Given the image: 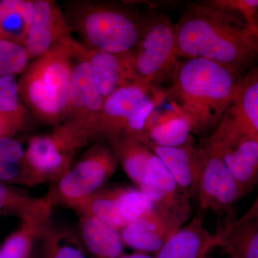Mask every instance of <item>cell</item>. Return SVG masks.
<instances>
[{"mask_svg":"<svg viewBox=\"0 0 258 258\" xmlns=\"http://www.w3.org/2000/svg\"><path fill=\"white\" fill-rule=\"evenodd\" d=\"M175 28L179 57L208 59L243 74L258 60V28L205 1L187 4Z\"/></svg>","mask_w":258,"mask_h":258,"instance_id":"obj_1","label":"cell"},{"mask_svg":"<svg viewBox=\"0 0 258 258\" xmlns=\"http://www.w3.org/2000/svg\"><path fill=\"white\" fill-rule=\"evenodd\" d=\"M244 74L205 58L178 61L165 98L186 117L194 133L215 129L230 108Z\"/></svg>","mask_w":258,"mask_h":258,"instance_id":"obj_2","label":"cell"},{"mask_svg":"<svg viewBox=\"0 0 258 258\" xmlns=\"http://www.w3.org/2000/svg\"><path fill=\"white\" fill-rule=\"evenodd\" d=\"M63 12L71 30L79 34L85 46L113 54L135 49L152 15L93 1L70 2Z\"/></svg>","mask_w":258,"mask_h":258,"instance_id":"obj_3","label":"cell"},{"mask_svg":"<svg viewBox=\"0 0 258 258\" xmlns=\"http://www.w3.org/2000/svg\"><path fill=\"white\" fill-rule=\"evenodd\" d=\"M76 42L71 37L32 61L18 81L23 103L47 124L58 125L67 118Z\"/></svg>","mask_w":258,"mask_h":258,"instance_id":"obj_4","label":"cell"},{"mask_svg":"<svg viewBox=\"0 0 258 258\" xmlns=\"http://www.w3.org/2000/svg\"><path fill=\"white\" fill-rule=\"evenodd\" d=\"M97 139L91 130L70 119L50 134L32 137L25 150V159L32 185L60 179L71 169L81 149Z\"/></svg>","mask_w":258,"mask_h":258,"instance_id":"obj_5","label":"cell"},{"mask_svg":"<svg viewBox=\"0 0 258 258\" xmlns=\"http://www.w3.org/2000/svg\"><path fill=\"white\" fill-rule=\"evenodd\" d=\"M165 98L162 91L138 83L117 90L104 100L99 138L128 137L140 140L149 115Z\"/></svg>","mask_w":258,"mask_h":258,"instance_id":"obj_6","label":"cell"},{"mask_svg":"<svg viewBox=\"0 0 258 258\" xmlns=\"http://www.w3.org/2000/svg\"><path fill=\"white\" fill-rule=\"evenodd\" d=\"M118 162L108 144L98 142L86 151L60 179L47 198L52 207L71 208L104 187L114 175Z\"/></svg>","mask_w":258,"mask_h":258,"instance_id":"obj_7","label":"cell"},{"mask_svg":"<svg viewBox=\"0 0 258 258\" xmlns=\"http://www.w3.org/2000/svg\"><path fill=\"white\" fill-rule=\"evenodd\" d=\"M133 54L136 83L156 87L171 79L179 57L175 23L169 15H151Z\"/></svg>","mask_w":258,"mask_h":258,"instance_id":"obj_8","label":"cell"},{"mask_svg":"<svg viewBox=\"0 0 258 258\" xmlns=\"http://www.w3.org/2000/svg\"><path fill=\"white\" fill-rule=\"evenodd\" d=\"M199 147L201 154L198 192L200 208L216 213L230 212L242 198L239 185L210 137Z\"/></svg>","mask_w":258,"mask_h":258,"instance_id":"obj_9","label":"cell"},{"mask_svg":"<svg viewBox=\"0 0 258 258\" xmlns=\"http://www.w3.org/2000/svg\"><path fill=\"white\" fill-rule=\"evenodd\" d=\"M153 208L139 188L118 186L103 188L70 208L79 215L97 217L120 231Z\"/></svg>","mask_w":258,"mask_h":258,"instance_id":"obj_10","label":"cell"},{"mask_svg":"<svg viewBox=\"0 0 258 258\" xmlns=\"http://www.w3.org/2000/svg\"><path fill=\"white\" fill-rule=\"evenodd\" d=\"M82 48L83 43L76 41L66 120L78 122L99 138L98 127L104 98L97 87L92 70L83 55Z\"/></svg>","mask_w":258,"mask_h":258,"instance_id":"obj_11","label":"cell"},{"mask_svg":"<svg viewBox=\"0 0 258 258\" xmlns=\"http://www.w3.org/2000/svg\"><path fill=\"white\" fill-rule=\"evenodd\" d=\"M209 137L218 147L243 197L258 180V134L232 135L217 125Z\"/></svg>","mask_w":258,"mask_h":258,"instance_id":"obj_12","label":"cell"},{"mask_svg":"<svg viewBox=\"0 0 258 258\" xmlns=\"http://www.w3.org/2000/svg\"><path fill=\"white\" fill-rule=\"evenodd\" d=\"M63 10L52 0H35L34 14L24 47L30 60L48 53L71 38Z\"/></svg>","mask_w":258,"mask_h":258,"instance_id":"obj_13","label":"cell"},{"mask_svg":"<svg viewBox=\"0 0 258 258\" xmlns=\"http://www.w3.org/2000/svg\"><path fill=\"white\" fill-rule=\"evenodd\" d=\"M153 206L184 225L191 212L189 199L181 191L160 159L153 155L139 186Z\"/></svg>","mask_w":258,"mask_h":258,"instance_id":"obj_14","label":"cell"},{"mask_svg":"<svg viewBox=\"0 0 258 258\" xmlns=\"http://www.w3.org/2000/svg\"><path fill=\"white\" fill-rule=\"evenodd\" d=\"M182 225L174 217L153 208L120 232L124 245L139 252H158Z\"/></svg>","mask_w":258,"mask_h":258,"instance_id":"obj_15","label":"cell"},{"mask_svg":"<svg viewBox=\"0 0 258 258\" xmlns=\"http://www.w3.org/2000/svg\"><path fill=\"white\" fill-rule=\"evenodd\" d=\"M82 52L91 66L97 87L104 100L117 90L137 83L133 51L113 54L91 50L83 44Z\"/></svg>","mask_w":258,"mask_h":258,"instance_id":"obj_16","label":"cell"},{"mask_svg":"<svg viewBox=\"0 0 258 258\" xmlns=\"http://www.w3.org/2000/svg\"><path fill=\"white\" fill-rule=\"evenodd\" d=\"M219 125L232 135L258 134V67L244 74L237 94Z\"/></svg>","mask_w":258,"mask_h":258,"instance_id":"obj_17","label":"cell"},{"mask_svg":"<svg viewBox=\"0 0 258 258\" xmlns=\"http://www.w3.org/2000/svg\"><path fill=\"white\" fill-rule=\"evenodd\" d=\"M142 143L160 159L189 200L198 195L201 154L200 147L193 140L178 147H160L149 142Z\"/></svg>","mask_w":258,"mask_h":258,"instance_id":"obj_18","label":"cell"},{"mask_svg":"<svg viewBox=\"0 0 258 258\" xmlns=\"http://www.w3.org/2000/svg\"><path fill=\"white\" fill-rule=\"evenodd\" d=\"M189 120L175 106L166 111L154 110L144 127L140 142H149L164 147H178L193 140Z\"/></svg>","mask_w":258,"mask_h":258,"instance_id":"obj_19","label":"cell"},{"mask_svg":"<svg viewBox=\"0 0 258 258\" xmlns=\"http://www.w3.org/2000/svg\"><path fill=\"white\" fill-rule=\"evenodd\" d=\"M218 235H213L199 217L176 231L160 250L157 258H206L213 247L219 245Z\"/></svg>","mask_w":258,"mask_h":258,"instance_id":"obj_20","label":"cell"},{"mask_svg":"<svg viewBox=\"0 0 258 258\" xmlns=\"http://www.w3.org/2000/svg\"><path fill=\"white\" fill-rule=\"evenodd\" d=\"M79 215L80 239L91 258L124 255V244L119 230L97 217Z\"/></svg>","mask_w":258,"mask_h":258,"instance_id":"obj_21","label":"cell"},{"mask_svg":"<svg viewBox=\"0 0 258 258\" xmlns=\"http://www.w3.org/2000/svg\"><path fill=\"white\" fill-rule=\"evenodd\" d=\"M52 208L47 197L34 198L23 190L0 182V216L18 217L22 222L49 226Z\"/></svg>","mask_w":258,"mask_h":258,"instance_id":"obj_22","label":"cell"},{"mask_svg":"<svg viewBox=\"0 0 258 258\" xmlns=\"http://www.w3.org/2000/svg\"><path fill=\"white\" fill-rule=\"evenodd\" d=\"M231 258H258V217L242 216L217 233Z\"/></svg>","mask_w":258,"mask_h":258,"instance_id":"obj_23","label":"cell"},{"mask_svg":"<svg viewBox=\"0 0 258 258\" xmlns=\"http://www.w3.org/2000/svg\"><path fill=\"white\" fill-rule=\"evenodd\" d=\"M118 164L134 184L139 186L151 158L152 151L133 137H111L106 139Z\"/></svg>","mask_w":258,"mask_h":258,"instance_id":"obj_24","label":"cell"},{"mask_svg":"<svg viewBox=\"0 0 258 258\" xmlns=\"http://www.w3.org/2000/svg\"><path fill=\"white\" fill-rule=\"evenodd\" d=\"M0 182L31 186L25 150L13 137L0 139Z\"/></svg>","mask_w":258,"mask_h":258,"instance_id":"obj_25","label":"cell"},{"mask_svg":"<svg viewBox=\"0 0 258 258\" xmlns=\"http://www.w3.org/2000/svg\"><path fill=\"white\" fill-rule=\"evenodd\" d=\"M41 239L44 258H86L81 239L68 229L50 225Z\"/></svg>","mask_w":258,"mask_h":258,"instance_id":"obj_26","label":"cell"},{"mask_svg":"<svg viewBox=\"0 0 258 258\" xmlns=\"http://www.w3.org/2000/svg\"><path fill=\"white\" fill-rule=\"evenodd\" d=\"M50 226L22 222L20 228L5 240L0 248V258H30L35 241L42 238Z\"/></svg>","mask_w":258,"mask_h":258,"instance_id":"obj_27","label":"cell"},{"mask_svg":"<svg viewBox=\"0 0 258 258\" xmlns=\"http://www.w3.org/2000/svg\"><path fill=\"white\" fill-rule=\"evenodd\" d=\"M34 14V1L28 0L21 10L8 15L0 23V39L24 46Z\"/></svg>","mask_w":258,"mask_h":258,"instance_id":"obj_28","label":"cell"},{"mask_svg":"<svg viewBox=\"0 0 258 258\" xmlns=\"http://www.w3.org/2000/svg\"><path fill=\"white\" fill-rule=\"evenodd\" d=\"M21 100L16 76L0 78V115L25 120L27 108Z\"/></svg>","mask_w":258,"mask_h":258,"instance_id":"obj_29","label":"cell"},{"mask_svg":"<svg viewBox=\"0 0 258 258\" xmlns=\"http://www.w3.org/2000/svg\"><path fill=\"white\" fill-rule=\"evenodd\" d=\"M30 60L25 47L0 39V78L23 73Z\"/></svg>","mask_w":258,"mask_h":258,"instance_id":"obj_30","label":"cell"},{"mask_svg":"<svg viewBox=\"0 0 258 258\" xmlns=\"http://www.w3.org/2000/svg\"><path fill=\"white\" fill-rule=\"evenodd\" d=\"M205 2L214 8L236 15L247 25L258 28V0H210Z\"/></svg>","mask_w":258,"mask_h":258,"instance_id":"obj_31","label":"cell"},{"mask_svg":"<svg viewBox=\"0 0 258 258\" xmlns=\"http://www.w3.org/2000/svg\"><path fill=\"white\" fill-rule=\"evenodd\" d=\"M24 120L15 119L0 115V139L13 137L21 129Z\"/></svg>","mask_w":258,"mask_h":258,"instance_id":"obj_32","label":"cell"},{"mask_svg":"<svg viewBox=\"0 0 258 258\" xmlns=\"http://www.w3.org/2000/svg\"><path fill=\"white\" fill-rule=\"evenodd\" d=\"M245 217H258V198L255 203L253 204L252 208L249 209V211L243 215Z\"/></svg>","mask_w":258,"mask_h":258,"instance_id":"obj_33","label":"cell"},{"mask_svg":"<svg viewBox=\"0 0 258 258\" xmlns=\"http://www.w3.org/2000/svg\"><path fill=\"white\" fill-rule=\"evenodd\" d=\"M120 258H157L149 254L144 253V252H136V253L127 254L122 256Z\"/></svg>","mask_w":258,"mask_h":258,"instance_id":"obj_34","label":"cell"}]
</instances>
